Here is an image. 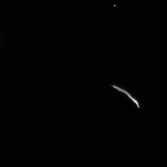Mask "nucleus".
Here are the masks:
<instances>
[{
    "label": "nucleus",
    "instance_id": "f257e3e1",
    "mask_svg": "<svg viewBox=\"0 0 167 167\" xmlns=\"http://www.w3.org/2000/svg\"><path fill=\"white\" fill-rule=\"evenodd\" d=\"M113 87L116 88L117 89L119 90V91L121 92H122L125 93L126 94L127 96H128L130 98H131V100H132L134 102L135 104H136V105H137V107H139V103H138V102H137V101L135 100V99L133 98V97H131V95L129 94L127 92H126V91H125L124 90H123L121 89H120L115 86H113Z\"/></svg>",
    "mask_w": 167,
    "mask_h": 167
}]
</instances>
